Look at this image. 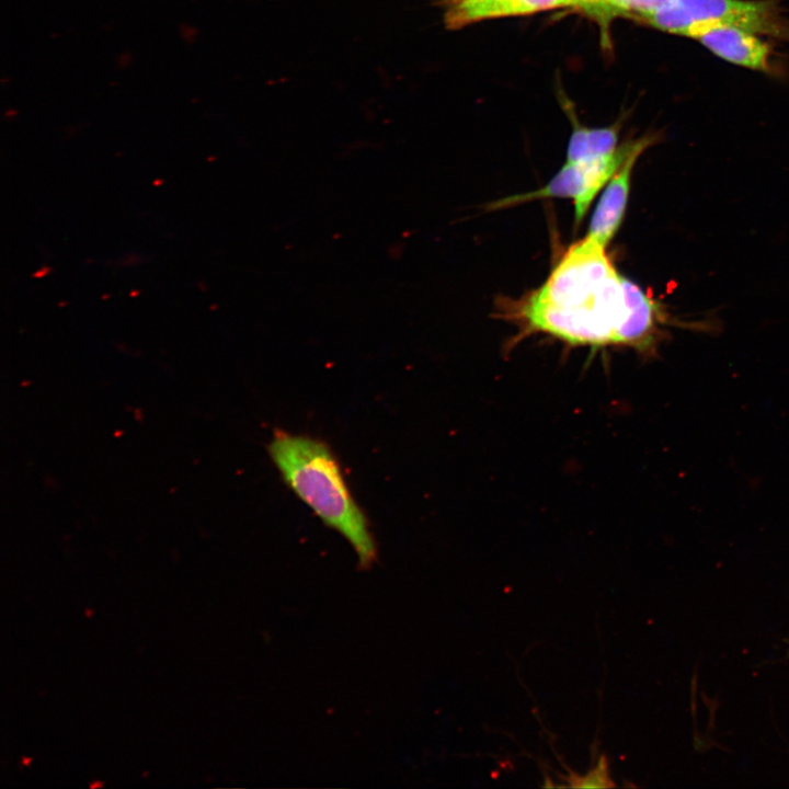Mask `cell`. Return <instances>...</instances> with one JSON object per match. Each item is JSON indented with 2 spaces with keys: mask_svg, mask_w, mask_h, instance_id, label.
Segmentation results:
<instances>
[{
  "mask_svg": "<svg viewBox=\"0 0 789 789\" xmlns=\"http://www.w3.org/2000/svg\"><path fill=\"white\" fill-rule=\"evenodd\" d=\"M507 313L523 333H542L572 346L656 352L670 317L636 283L620 275L605 248L574 243L546 282Z\"/></svg>",
  "mask_w": 789,
  "mask_h": 789,
  "instance_id": "1",
  "label": "cell"
},
{
  "mask_svg": "<svg viewBox=\"0 0 789 789\" xmlns=\"http://www.w3.org/2000/svg\"><path fill=\"white\" fill-rule=\"evenodd\" d=\"M267 453L285 484L350 542L362 567H369L377 558L376 542L331 447L309 435L275 430Z\"/></svg>",
  "mask_w": 789,
  "mask_h": 789,
  "instance_id": "2",
  "label": "cell"
},
{
  "mask_svg": "<svg viewBox=\"0 0 789 789\" xmlns=\"http://www.w3.org/2000/svg\"><path fill=\"white\" fill-rule=\"evenodd\" d=\"M437 4L443 9L444 25L450 31L491 19L570 8L569 0H442Z\"/></svg>",
  "mask_w": 789,
  "mask_h": 789,
  "instance_id": "6",
  "label": "cell"
},
{
  "mask_svg": "<svg viewBox=\"0 0 789 789\" xmlns=\"http://www.w3.org/2000/svg\"><path fill=\"white\" fill-rule=\"evenodd\" d=\"M641 137L627 141L613 152L568 162L542 187L526 194L513 195L495 202L491 208H502L531 199L567 197L573 201L574 220L581 222L599 190L608 183L628 156L638 146Z\"/></svg>",
  "mask_w": 789,
  "mask_h": 789,
  "instance_id": "4",
  "label": "cell"
},
{
  "mask_svg": "<svg viewBox=\"0 0 789 789\" xmlns=\"http://www.w3.org/2000/svg\"><path fill=\"white\" fill-rule=\"evenodd\" d=\"M656 139L658 136L652 134H647L641 137L638 146L608 181L598 199L591 218L586 237L604 248H606L614 238L622 222L634 164L643 151L655 144Z\"/></svg>",
  "mask_w": 789,
  "mask_h": 789,
  "instance_id": "5",
  "label": "cell"
},
{
  "mask_svg": "<svg viewBox=\"0 0 789 789\" xmlns=\"http://www.w3.org/2000/svg\"><path fill=\"white\" fill-rule=\"evenodd\" d=\"M571 787L580 788H608L614 787L615 784L610 779L609 769L606 756H602L595 768L588 771L585 776L572 775L570 778Z\"/></svg>",
  "mask_w": 789,
  "mask_h": 789,
  "instance_id": "10",
  "label": "cell"
},
{
  "mask_svg": "<svg viewBox=\"0 0 789 789\" xmlns=\"http://www.w3.org/2000/svg\"><path fill=\"white\" fill-rule=\"evenodd\" d=\"M641 23L691 38L716 26H733L789 41V20L779 0H672Z\"/></svg>",
  "mask_w": 789,
  "mask_h": 789,
  "instance_id": "3",
  "label": "cell"
},
{
  "mask_svg": "<svg viewBox=\"0 0 789 789\" xmlns=\"http://www.w3.org/2000/svg\"><path fill=\"white\" fill-rule=\"evenodd\" d=\"M603 0H569L570 9H576L587 14L592 9L598 5Z\"/></svg>",
  "mask_w": 789,
  "mask_h": 789,
  "instance_id": "11",
  "label": "cell"
},
{
  "mask_svg": "<svg viewBox=\"0 0 789 789\" xmlns=\"http://www.w3.org/2000/svg\"><path fill=\"white\" fill-rule=\"evenodd\" d=\"M695 39L721 59L752 70L770 71V46L758 34L733 26H716Z\"/></svg>",
  "mask_w": 789,
  "mask_h": 789,
  "instance_id": "7",
  "label": "cell"
},
{
  "mask_svg": "<svg viewBox=\"0 0 789 789\" xmlns=\"http://www.w3.org/2000/svg\"><path fill=\"white\" fill-rule=\"evenodd\" d=\"M672 0H603L586 15L605 30L614 18H630L642 22Z\"/></svg>",
  "mask_w": 789,
  "mask_h": 789,
  "instance_id": "9",
  "label": "cell"
},
{
  "mask_svg": "<svg viewBox=\"0 0 789 789\" xmlns=\"http://www.w3.org/2000/svg\"><path fill=\"white\" fill-rule=\"evenodd\" d=\"M572 133L568 144L567 161L602 157L617 149L620 124L606 127L582 126L572 113Z\"/></svg>",
  "mask_w": 789,
  "mask_h": 789,
  "instance_id": "8",
  "label": "cell"
}]
</instances>
